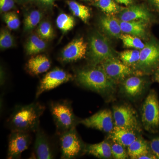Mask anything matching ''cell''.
I'll list each match as a JSON object with an SVG mask.
<instances>
[{"instance_id": "cell-34", "label": "cell", "mask_w": 159, "mask_h": 159, "mask_svg": "<svg viewBox=\"0 0 159 159\" xmlns=\"http://www.w3.org/2000/svg\"><path fill=\"white\" fill-rule=\"evenodd\" d=\"M14 0H0V9L2 12H6L14 7Z\"/></svg>"}, {"instance_id": "cell-37", "label": "cell", "mask_w": 159, "mask_h": 159, "mask_svg": "<svg viewBox=\"0 0 159 159\" xmlns=\"http://www.w3.org/2000/svg\"><path fill=\"white\" fill-rule=\"evenodd\" d=\"M43 4L46 5H51L54 2V0H39Z\"/></svg>"}, {"instance_id": "cell-25", "label": "cell", "mask_w": 159, "mask_h": 159, "mask_svg": "<svg viewBox=\"0 0 159 159\" xmlns=\"http://www.w3.org/2000/svg\"><path fill=\"white\" fill-rule=\"evenodd\" d=\"M95 4L107 15L118 14L123 9L118 6L114 0H96Z\"/></svg>"}, {"instance_id": "cell-11", "label": "cell", "mask_w": 159, "mask_h": 159, "mask_svg": "<svg viewBox=\"0 0 159 159\" xmlns=\"http://www.w3.org/2000/svg\"><path fill=\"white\" fill-rule=\"evenodd\" d=\"M80 123L88 128L110 133L114 127L113 113L110 110H102L89 118L80 120Z\"/></svg>"}, {"instance_id": "cell-26", "label": "cell", "mask_w": 159, "mask_h": 159, "mask_svg": "<svg viewBox=\"0 0 159 159\" xmlns=\"http://www.w3.org/2000/svg\"><path fill=\"white\" fill-rule=\"evenodd\" d=\"M56 23L57 27L61 31L66 32L74 28L75 20L71 16L62 13L57 16Z\"/></svg>"}, {"instance_id": "cell-32", "label": "cell", "mask_w": 159, "mask_h": 159, "mask_svg": "<svg viewBox=\"0 0 159 159\" xmlns=\"http://www.w3.org/2000/svg\"><path fill=\"white\" fill-rule=\"evenodd\" d=\"M14 44L13 36L7 30H2L0 34V47L2 49L11 48Z\"/></svg>"}, {"instance_id": "cell-3", "label": "cell", "mask_w": 159, "mask_h": 159, "mask_svg": "<svg viewBox=\"0 0 159 159\" xmlns=\"http://www.w3.org/2000/svg\"><path fill=\"white\" fill-rule=\"evenodd\" d=\"M49 108L56 128L57 135L76 127L80 120H77L71 103L67 100L52 101Z\"/></svg>"}, {"instance_id": "cell-33", "label": "cell", "mask_w": 159, "mask_h": 159, "mask_svg": "<svg viewBox=\"0 0 159 159\" xmlns=\"http://www.w3.org/2000/svg\"><path fill=\"white\" fill-rule=\"evenodd\" d=\"M112 155L115 159H125L128 157V154L125 151V147L118 143H115L111 145Z\"/></svg>"}, {"instance_id": "cell-14", "label": "cell", "mask_w": 159, "mask_h": 159, "mask_svg": "<svg viewBox=\"0 0 159 159\" xmlns=\"http://www.w3.org/2000/svg\"><path fill=\"white\" fill-rule=\"evenodd\" d=\"M88 44L83 38H79L69 43L61 52V60L63 62L77 61L85 57L87 51Z\"/></svg>"}, {"instance_id": "cell-10", "label": "cell", "mask_w": 159, "mask_h": 159, "mask_svg": "<svg viewBox=\"0 0 159 159\" xmlns=\"http://www.w3.org/2000/svg\"><path fill=\"white\" fill-rule=\"evenodd\" d=\"M114 126L134 131L139 130L136 112L127 105L116 106L113 110Z\"/></svg>"}, {"instance_id": "cell-31", "label": "cell", "mask_w": 159, "mask_h": 159, "mask_svg": "<svg viewBox=\"0 0 159 159\" xmlns=\"http://www.w3.org/2000/svg\"><path fill=\"white\" fill-rule=\"evenodd\" d=\"M3 19L9 29L16 30L20 27V20L17 14L13 12H7L3 15Z\"/></svg>"}, {"instance_id": "cell-27", "label": "cell", "mask_w": 159, "mask_h": 159, "mask_svg": "<svg viewBox=\"0 0 159 159\" xmlns=\"http://www.w3.org/2000/svg\"><path fill=\"white\" fill-rule=\"evenodd\" d=\"M119 38L122 40L123 45L126 48L142 50L145 46L140 38L131 34H122Z\"/></svg>"}, {"instance_id": "cell-20", "label": "cell", "mask_w": 159, "mask_h": 159, "mask_svg": "<svg viewBox=\"0 0 159 159\" xmlns=\"http://www.w3.org/2000/svg\"><path fill=\"white\" fill-rule=\"evenodd\" d=\"M85 152L99 158L108 159L111 157V145L103 141L97 144L86 145Z\"/></svg>"}, {"instance_id": "cell-28", "label": "cell", "mask_w": 159, "mask_h": 159, "mask_svg": "<svg viewBox=\"0 0 159 159\" xmlns=\"http://www.w3.org/2000/svg\"><path fill=\"white\" fill-rule=\"evenodd\" d=\"M119 56L122 62L127 65L138 64L140 59V51L137 50H127L120 53Z\"/></svg>"}, {"instance_id": "cell-18", "label": "cell", "mask_w": 159, "mask_h": 159, "mask_svg": "<svg viewBox=\"0 0 159 159\" xmlns=\"http://www.w3.org/2000/svg\"><path fill=\"white\" fill-rule=\"evenodd\" d=\"M147 23L143 20L128 22L120 20V26L123 33L144 38L146 34Z\"/></svg>"}, {"instance_id": "cell-19", "label": "cell", "mask_w": 159, "mask_h": 159, "mask_svg": "<svg viewBox=\"0 0 159 159\" xmlns=\"http://www.w3.org/2000/svg\"><path fill=\"white\" fill-rule=\"evenodd\" d=\"M101 28L107 34L115 38H119L122 34L120 20L114 16H102L99 20Z\"/></svg>"}, {"instance_id": "cell-1", "label": "cell", "mask_w": 159, "mask_h": 159, "mask_svg": "<svg viewBox=\"0 0 159 159\" xmlns=\"http://www.w3.org/2000/svg\"><path fill=\"white\" fill-rule=\"evenodd\" d=\"M45 110V107L39 102L17 106L7 120L9 128L11 131L36 132L40 127V119Z\"/></svg>"}, {"instance_id": "cell-41", "label": "cell", "mask_w": 159, "mask_h": 159, "mask_svg": "<svg viewBox=\"0 0 159 159\" xmlns=\"http://www.w3.org/2000/svg\"><path fill=\"white\" fill-rule=\"evenodd\" d=\"M86 1H90V0H86Z\"/></svg>"}, {"instance_id": "cell-9", "label": "cell", "mask_w": 159, "mask_h": 159, "mask_svg": "<svg viewBox=\"0 0 159 159\" xmlns=\"http://www.w3.org/2000/svg\"><path fill=\"white\" fill-rule=\"evenodd\" d=\"M32 138L30 133L20 131H12L9 135L7 158H20L23 152L31 145Z\"/></svg>"}, {"instance_id": "cell-17", "label": "cell", "mask_w": 159, "mask_h": 159, "mask_svg": "<svg viewBox=\"0 0 159 159\" xmlns=\"http://www.w3.org/2000/svg\"><path fill=\"white\" fill-rule=\"evenodd\" d=\"M51 65V61L47 56L39 54L30 58L26 65V68L31 75H38L47 72Z\"/></svg>"}, {"instance_id": "cell-5", "label": "cell", "mask_w": 159, "mask_h": 159, "mask_svg": "<svg viewBox=\"0 0 159 159\" xmlns=\"http://www.w3.org/2000/svg\"><path fill=\"white\" fill-rule=\"evenodd\" d=\"M57 136L61 152V159L75 158L82 151L85 152V147H84L76 131V127L66 131Z\"/></svg>"}, {"instance_id": "cell-29", "label": "cell", "mask_w": 159, "mask_h": 159, "mask_svg": "<svg viewBox=\"0 0 159 159\" xmlns=\"http://www.w3.org/2000/svg\"><path fill=\"white\" fill-rule=\"evenodd\" d=\"M42 14L38 10H33L26 16L25 20V30L31 31L34 29L40 21Z\"/></svg>"}, {"instance_id": "cell-36", "label": "cell", "mask_w": 159, "mask_h": 159, "mask_svg": "<svg viewBox=\"0 0 159 159\" xmlns=\"http://www.w3.org/2000/svg\"><path fill=\"white\" fill-rule=\"evenodd\" d=\"M118 3L128 6L132 3V0H116Z\"/></svg>"}, {"instance_id": "cell-4", "label": "cell", "mask_w": 159, "mask_h": 159, "mask_svg": "<svg viewBox=\"0 0 159 159\" xmlns=\"http://www.w3.org/2000/svg\"><path fill=\"white\" fill-rule=\"evenodd\" d=\"M89 57L93 66H97L109 58L116 57L108 39L99 32L92 34L89 39Z\"/></svg>"}, {"instance_id": "cell-35", "label": "cell", "mask_w": 159, "mask_h": 159, "mask_svg": "<svg viewBox=\"0 0 159 159\" xmlns=\"http://www.w3.org/2000/svg\"><path fill=\"white\" fill-rule=\"evenodd\" d=\"M151 149L157 159H159V137L152 139L150 142Z\"/></svg>"}, {"instance_id": "cell-12", "label": "cell", "mask_w": 159, "mask_h": 159, "mask_svg": "<svg viewBox=\"0 0 159 159\" xmlns=\"http://www.w3.org/2000/svg\"><path fill=\"white\" fill-rule=\"evenodd\" d=\"M99 66L114 82L125 79L133 74L132 70L129 66L120 61L116 57L106 60Z\"/></svg>"}, {"instance_id": "cell-24", "label": "cell", "mask_w": 159, "mask_h": 159, "mask_svg": "<svg viewBox=\"0 0 159 159\" xmlns=\"http://www.w3.org/2000/svg\"><path fill=\"white\" fill-rule=\"evenodd\" d=\"M67 3L74 15L79 17L84 23L88 22L91 16L90 11L88 7L74 1H68Z\"/></svg>"}, {"instance_id": "cell-22", "label": "cell", "mask_w": 159, "mask_h": 159, "mask_svg": "<svg viewBox=\"0 0 159 159\" xmlns=\"http://www.w3.org/2000/svg\"><path fill=\"white\" fill-rule=\"evenodd\" d=\"M127 153L131 159H139L142 156L149 154V148L145 141L137 139L127 147Z\"/></svg>"}, {"instance_id": "cell-13", "label": "cell", "mask_w": 159, "mask_h": 159, "mask_svg": "<svg viewBox=\"0 0 159 159\" xmlns=\"http://www.w3.org/2000/svg\"><path fill=\"white\" fill-rule=\"evenodd\" d=\"M159 63V44L154 41L146 43L140 51L138 66L144 70H151Z\"/></svg>"}, {"instance_id": "cell-30", "label": "cell", "mask_w": 159, "mask_h": 159, "mask_svg": "<svg viewBox=\"0 0 159 159\" xmlns=\"http://www.w3.org/2000/svg\"><path fill=\"white\" fill-rule=\"evenodd\" d=\"M38 32L39 37L44 39H51L54 35V31L52 26L48 21H43L40 24Z\"/></svg>"}, {"instance_id": "cell-38", "label": "cell", "mask_w": 159, "mask_h": 159, "mask_svg": "<svg viewBox=\"0 0 159 159\" xmlns=\"http://www.w3.org/2000/svg\"><path fill=\"white\" fill-rule=\"evenodd\" d=\"M154 6L159 10V0H152Z\"/></svg>"}, {"instance_id": "cell-7", "label": "cell", "mask_w": 159, "mask_h": 159, "mask_svg": "<svg viewBox=\"0 0 159 159\" xmlns=\"http://www.w3.org/2000/svg\"><path fill=\"white\" fill-rule=\"evenodd\" d=\"M33 153L31 158L54 159L57 154V146L51 137L40 128L35 132Z\"/></svg>"}, {"instance_id": "cell-2", "label": "cell", "mask_w": 159, "mask_h": 159, "mask_svg": "<svg viewBox=\"0 0 159 159\" xmlns=\"http://www.w3.org/2000/svg\"><path fill=\"white\" fill-rule=\"evenodd\" d=\"M76 76L80 84L97 93H105L113 89L114 82L99 65L79 70Z\"/></svg>"}, {"instance_id": "cell-6", "label": "cell", "mask_w": 159, "mask_h": 159, "mask_svg": "<svg viewBox=\"0 0 159 159\" xmlns=\"http://www.w3.org/2000/svg\"><path fill=\"white\" fill-rule=\"evenodd\" d=\"M142 120L146 130L154 132L159 126V102L155 92L151 91L146 97L142 111Z\"/></svg>"}, {"instance_id": "cell-16", "label": "cell", "mask_w": 159, "mask_h": 159, "mask_svg": "<svg viewBox=\"0 0 159 159\" xmlns=\"http://www.w3.org/2000/svg\"><path fill=\"white\" fill-rule=\"evenodd\" d=\"M134 131L114 126L113 130L109 133V138L115 143L120 144L124 147H128L137 139Z\"/></svg>"}, {"instance_id": "cell-8", "label": "cell", "mask_w": 159, "mask_h": 159, "mask_svg": "<svg viewBox=\"0 0 159 159\" xmlns=\"http://www.w3.org/2000/svg\"><path fill=\"white\" fill-rule=\"evenodd\" d=\"M71 74L59 68L54 69L46 74L41 80L36 91L35 97L38 98L41 94L55 89L63 84L73 79Z\"/></svg>"}, {"instance_id": "cell-21", "label": "cell", "mask_w": 159, "mask_h": 159, "mask_svg": "<svg viewBox=\"0 0 159 159\" xmlns=\"http://www.w3.org/2000/svg\"><path fill=\"white\" fill-rule=\"evenodd\" d=\"M144 86L143 79L138 77H130L123 82V87L125 93L129 97H135L142 93Z\"/></svg>"}, {"instance_id": "cell-39", "label": "cell", "mask_w": 159, "mask_h": 159, "mask_svg": "<svg viewBox=\"0 0 159 159\" xmlns=\"http://www.w3.org/2000/svg\"><path fill=\"white\" fill-rule=\"evenodd\" d=\"M157 77H159V67L157 71Z\"/></svg>"}, {"instance_id": "cell-15", "label": "cell", "mask_w": 159, "mask_h": 159, "mask_svg": "<svg viewBox=\"0 0 159 159\" xmlns=\"http://www.w3.org/2000/svg\"><path fill=\"white\" fill-rule=\"evenodd\" d=\"M119 20L122 21L143 20L148 22L151 19V14L147 9L139 6H132L123 9L119 13Z\"/></svg>"}, {"instance_id": "cell-23", "label": "cell", "mask_w": 159, "mask_h": 159, "mask_svg": "<svg viewBox=\"0 0 159 159\" xmlns=\"http://www.w3.org/2000/svg\"><path fill=\"white\" fill-rule=\"evenodd\" d=\"M47 44L42 39L33 34L29 38L25 45L26 53L28 55L38 54L44 50Z\"/></svg>"}, {"instance_id": "cell-40", "label": "cell", "mask_w": 159, "mask_h": 159, "mask_svg": "<svg viewBox=\"0 0 159 159\" xmlns=\"http://www.w3.org/2000/svg\"><path fill=\"white\" fill-rule=\"evenodd\" d=\"M157 79L159 81V77H157Z\"/></svg>"}]
</instances>
